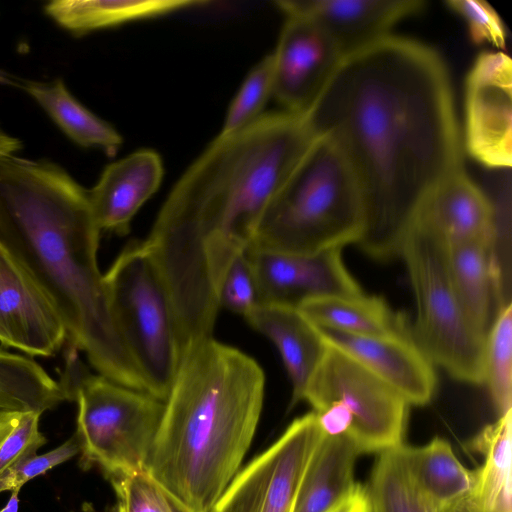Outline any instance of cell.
Instances as JSON below:
<instances>
[{
	"instance_id": "6da1fadb",
	"label": "cell",
	"mask_w": 512,
	"mask_h": 512,
	"mask_svg": "<svg viewBox=\"0 0 512 512\" xmlns=\"http://www.w3.org/2000/svg\"><path fill=\"white\" fill-rule=\"evenodd\" d=\"M348 162L369 255H398L421 202L464 167L450 75L433 48L390 35L345 55L303 115Z\"/></svg>"
},
{
	"instance_id": "7a4b0ae2",
	"label": "cell",
	"mask_w": 512,
	"mask_h": 512,
	"mask_svg": "<svg viewBox=\"0 0 512 512\" xmlns=\"http://www.w3.org/2000/svg\"><path fill=\"white\" fill-rule=\"evenodd\" d=\"M315 137L303 115L264 114L219 134L167 196L144 243L165 283L181 353L213 337L229 266Z\"/></svg>"
},
{
	"instance_id": "3957f363",
	"label": "cell",
	"mask_w": 512,
	"mask_h": 512,
	"mask_svg": "<svg viewBox=\"0 0 512 512\" xmlns=\"http://www.w3.org/2000/svg\"><path fill=\"white\" fill-rule=\"evenodd\" d=\"M100 232L88 190L48 161L0 158V243L57 306L72 349L102 376L146 391L98 266Z\"/></svg>"
},
{
	"instance_id": "277c9868",
	"label": "cell",
	"mask_w": 512,
	"mask_h": 512,
	"mask_svg": "<svg viewBox=\"0 0 512 512\" xmlns=\"http://www.w3.org/2000/svg\"><path fill=\"white\" fill-rule=\"evenodd\" d=\"M264 391L261 366L237 348L210 337L183 352L147 470L178 510H212L249 449Z\"/></svg>"
},
{
	"instance_id": "5b68a950",
	"label": "cell",
	"mask_w": 512,
	"mask_h": 512,
	"mask_svg": "<svg viewBox=\"0 0 512 512\" xmlns=\"http://www.w3.org/2000/svg\"><path fill=\"white\" fill-rule=\"evenodd\" d=\"M365 226L354 173L333 141L316 135L268 204L248 248L314 255L358 244Z\"/></svg>"
},
{
	"instance_id": "8992f818",
	"label": "cell",
	"mask_w": 512,
	"mask_h": 512,
	"mask_svg": "<svg viewBox=\"0 0 512 512\" xmlns=\"http://www.w3.org/2000/svg\"><path fill=\"white\" fill-rule=\"evenodd\" d=\"M70 355L61 384L78 405L76 436L87 463L109 478L145 473L165 401L100 374L83 373Z\"/></svg>"
},
{
	"instance_id": "52a82bcc",
	"label": "cell",
	"mask_w": 512,
	"mask_h": 512,
	"mask_svg": "<svg viewBox=\"0 0 512 512\" xmlns=\"http://www.w3.org/2000/svg\"><path fill=\"white\" fill-rule=\"evenodd\" d=\"M104 283L146 391L165 401L180 365L181 350L165 283L144 240L125 246L104 274Z\"/></svg>"
},
{
	"instance_id": "ba28073f",
	"label": "cell",
	"mask_w": 512,
	"mask_h": 512,
	"mask_svg": "<svg viewBox=\"0 0 512 512\" xmlns=\"http://www.w3.org/2000/svg\"><path fill=\"white\" fill-rule=\"evenodd\" d=\"M398 255L404 259L416 300L414 341L433 364L453 378L483 383L487 333L470 321L459 301L448 270L445 244L410 225Z\"/></svg>"
},
{
	"instance_id": "9c48e42d",
	"label": "cell",
	"mask_w": 512,
	"mask_h": 512,
	"mask_svg": "<svg viewBox=\"0 0 512 512\" xmlns=\"http://www.w3.org/2000/svg\"><path fill=\"white\" fill-rule=\"evenodd\" d=\"M303 400L318 412L336 405L351 420L348 436L360 454L381 453L403 444L408 402L347 354L328 345Z\"/></svg>"
},
{
	"instance_id": "30bf717a",
	"label": "cell",
	"mask_w": 512,
	"mask_h": 512,
	"mask_svg": "<svg viewBox=\"0 0 512 512\" xmlns=\"http://www.w3.org/2000/svg\"><path fill=\"white\" fill-rule=\"evenodd\" d=\"M323 434L314 411L295 419L236 473L210 512H291L306 464Z\"/></svg>"
},
{
	"instance_id": "8fae6325",
	"label": "cell",
	"mask_w": 512,
	"mask_h": 512,
	"mask_svg": "<svg viewBox=\"0 0 512 512\" xmlns=\"http://www.w3.org/2000/svg\"><path fill=\"white\" fill-rule=\"evenodd\" d=\"M465 149L480 164H512V61L502 51L475 59L465 82Z\"/></svg>"
},
{
	"instance_id": "7c38bea8",
	"label": "cell",
	"mask_w": 512,
	"mask_h": 512,
	"mask_svg": "<svg viewBox=\"0 0 512 512\" xmlns=\"http://www.w3.org/2000/svg\"><path fill=\"white\" fill-rule=\"evenodd\" d=\"M67 340L57 306L26 267L0 243V342L48 357Z\"/></svg>"
},
{
	"instance_id": "4fadbf2b",
	"label": "cell",
	"mask_w": 512,
	"mask_h": 512,
	"mask_svg": "<svg viewBox=\"0 0 512 512\" xmlns=\"http://www.w3.org/2000/svg\"><path fill=\"white\" fill-rule=\"evenodd\" d=\"M273 62V97L286 112L304 115L344 57L314 22L286 15Z\"/></svg>"
},
{
	"instance_id": "5bb4252c",
	"label": "cell",
	"mask_w": 512,
	"mask_h": 512,
	"mask_svg": "<svg viewBox=\"0 0 512 512\" xmlns=\"http://www.w3.org/2000/svg\"><path fill=\"white\" fill-rule=\"evenodd\" d=\"M260 303L298 307L321 296H358L360 286L346 269L341 249L297 255L247 248Z\"/></svg>"
},
{
	"instance_id": "9a60e30c",
	"label": "cell",
	"mask_w": 512,
	"mask_h": 512,
	"mask_svg": "<svg viewBox=\"0 0 512 512\" xmlns=\"http://www.w3.org/2000/svg\"><path fill=\"white\" fill-rule=\"evenodd\" d=\"M316 326V325H315ZM324 341L360 363L399 393L409 405H426L435 395L434 364L412 332L364 336L316 326Z\"/></svg>"
},
{
	"instance_id": "2e32d148",
	"label": "cell",
	"mask_w": 512,
	"mask_h": 512,
	"mask_svg": "<svg viewBox=\"0 0 512 512\" xmlns=\"http://www.w3.org/2000/svg\"><path fill=\"white\" fill-rule=\"evenodd\" d=\"M285 15H299L318 25L343 56L378 42L392 28L425 7L421 0H281Z\"/></svg>"
},
{
	"instance_id": "e0dca14e",
	"label": "cell",
	"mask_w": 512,
	"mask_h": 512,
	"mask_svg": "<svg viewBox=\"0 0 512 512\" xmlns=\"http://www.w3.org/2000/svg\"><path fill=\"white\" fill-rule=\"evenodd\" d=\"M410 225L444 244L499 238L496 208L465 167L446 178L421 202Z\"/></svg>"
},
{
	"instance_id": "ac0fdd59",
	"label": "cell",
	"mask_w": 512,
	"mask_h": 512,
	"mask_svg": "<svg viewBox=\"0 0 512 512\" xmlns=\"http://www.w3.org/2000/svg\"><path fill=\"white\" fill-rule=\"evenodd\" d=\"M162 176L161 158L150 149L109 164L88 191L99 229L126 235L133 217L158 189Z\"/></svg>"
},
{
	"instance_id": "d6986e66",
	"label": "cell",
	"mask_w": 512,
	"mask_h": 512,
	"mask_svg": "<svg viewBox=\"0 0 512 512\" xmlns=\"http://www.w3.org/2000/svg\"><path fill=\"white\" fill-rule=\"evenodd\" d=\"M245 320L277 347L292 384V408L303 401L306 386L328 344L297 307L260 303Z\"/></svg>"
},
{
	"instance_id": "ffe728a7",
	"label": "cell",
	"mask_w": 512,
	"mask_h": 512,
	"mask_svg": "<svg viewBox=\"0 0 512 512\" xmlns=\"http://www.w3.org/2000/svg\"><path fill=\"white\" fill-rule=\"evenodd\" d=\"M0 84L22 90L34 99L73 142L113 155L122 137L109 123L83 106L61 79L42 82L0 71Z\"/></svg>"
},
{
	"instance_id": "44dd1931",
	"label": "cell",
	"mask_w": 512,
	"mask_h": 512,
	"mask_svg": "<svg viewBox=\"0 0 512 512\" xmlns=\"http://www.w3.org/2000/svg\"><path fill=\"white\" fill-rule=\"evenodd\" d=\"M359 451L348 435L323 434L302 474L291 512H327L355 487Z\"/></svg>"
},
{
	"instance_id": "7402d4cb",
	"label": "cell",
	"mask_w": 512,
	"mask_h": 512,
	"mask_svg": "<svg viewBox=\"0 0 512 512\" xmlns=\"http://www.w3.org/2000/svg\"><path fill=\"white\" fill-rule=\"evenodd\" d=\"M498 239H472L445 244L450 278L470 321L487 333L492 295L502 297L501 271L496 258Z\"/></svg>"
},
{
	"instance_id": "603a6c76",
	"label": "cell",
	"mask_w": 512,
	"mask_h": 512,
	"mask_svg": "<svg viewBox=\"0 0 512 512\" xmlns=\"http://www.w3.org/2000/svg\"><path fill=\"white\" fill-rule=\"evenodd\" d=\"M512 409L484 427L470 442L483 464L474 470L462 512H512Z\"/></svg>"
},
{
	"instance_id": "cb8c5ba5",
	"label": "cell",
	"mask_w": 512,
	"mask_h": 512,
	"mask_svg": "<svg viewBox=\"0 0 512 512\" xmlns=\"http://www.w3.org/2000/svg\"><path fill=\"white\" fill-rule=\"evenodd\" d=\"M410 474L434 512H462L474 480L448 441L435 437L412 447L402 444Z\"/></svg>"
},
{
	"instance_id": "d4e9b609",
	"label": "cell",
	"mask_w": 512,
	"mask_h": 512,
	"mask_svg": "<svg viewBox=\"0 0 512 512\" xmlns=\"http://www.w3.org/2000/svg\"><path fill=\"white\" fill-rule=\"evenodd\" d=\"M298 310L314 325L350 334L386 336L409 332L404 316L376 296H321L302 302Z\"/></svg>"
},
{
	"instance_id": "484cf974",
	"label": "cell",
	"mask_w": 512,
	"mask_h": 512,
	"mask_svg": "<svg viewBox=\"0 0 512 512\" xmlns=\"http://www.w3.org/2000/svg\"><path fill=\"white\" fill-rule=\"evenodd\" d=\"M206 3L208 2L192 0H54L47 3L44 10L65 30L75 35H83L94 30L158 17Z\"/></svg>"
},
{
	"instance_id": "4316f807",
	"label": "cell",
	"mask_w": 512,
	"mask_h": 512,
	"mask_svg": "<svg viewBox=\"0 0 512 512\" xmlns=\"http://www.w3.org/2000/svg\"><path fill=\"white\" fill-rule=\"evenodd\" d=\"M68 400L56 382L36 361L0 349V413H38Z\"/></svg>"
},
{
	"instance_id": "83f0119b",
	"label": "cell",
	"mask_w": 512,
	"mask_h": 512,
	"mask_svg": "<svg viewBox=\"0 0 512 512\" xmlns=\"http://www.w3.org/2000/svg\"><path fill=\"white\" fill-rule=\"evenodd\" d=\"M379 454L365 487L370 512H434L410 474L402 444Z\"/></svg>"
},
{
	"instance_id": "f1b7e54d",
	"label": "cell",
	"mask_w": 512,
	"mask_h": 512,
	"mask_svg": "<svg viewBox=\"0 0 512 512\" xmlns=\"http://www.w3.org/2000/svg\"><path fill=\"white\" fill-rule=\"evenodd\" d=\"M483 383L500 415L512 409V304L500 306L486 334Z\"/></svg>"
},
{
	"instance_id": "f546056e",
	"label": "cell",
	"mask_w": 512,
	"mask_h": 512,
	"mask_svg": "<svg viewBox=\"0 0 512 512\" xmlns=\"http://www.w3.org/2000/svg\"><path fill=\"white\" fill-rule=\"evenodd\" d=\"M273 96L272 55L265 56L248 73L227 110L220 134L240 131L258 121Z\"/></svg>"
},
{
	"instance_id": "4dcf8cb0",
	"label": "cell",
	"mask_w": 512,
	"mask_h": 512,
	"mask_svg": "<svg viewBox=\"0 0 512 512\" xmlns=\"http://www.w3.org/2000/svg\"><path fill=\"white\" fill-rule=\"evenodd\" d=\"M110 480L117 499L115 512H177L172 501L147 472Z\"/></svg>"
},
{
	"instance_id": "1f68e13d",
	"label": "cell",
	"mask_w": 512,
	"mask_h": 512,
	"mask_svg": "<svg viewBox=\"0 0 512 512\" xmlns=\"http://www.w3.org/2000/svg\"><path fill=\"white\" fill-rule=\"evenodd\" d=\"M259 304L254 271L245 250L233 260L223 278L219 305L245 319Z\"/></svg>"
},
{
	"instance_id": "d6a6232c",
	"label": "cell",
	"mask_w": 512,
	"mask_h": 512,
	"mask_svg": "<svg viewBox=\"0 0 512 512\" xmlns=\"http://www.w3.org/2000/svg\"><path fill=\"white\" fill-rule=\"evenodd\" d=\"M447 7L459 15L467 25L469 36L475 44L488 43L503 49L507 30L496 10L483 0H449Z\"/></svg>"
},
{
	"instance_id": "836d02e7",
	"label": "cell",
	"mask_w": 512,
	"mask_h": 512,
	"mask_svg": "<svg viewBox=\"0 0 512 512\" xmlns=\"http://www.w3.org/2000/svg\"><path fill=\"white\" fill-rule=\"evenodd\" d=\"M80 451L79 440L74 434L70 439L55 449L24 458L0 474V493L15 491L38 475L69 460Z\"/></svg>"
},
{
	"instance_id": "e575fe53",
	"label": "cell",
	"mask_w": 512,
	"mask_h": 512,
	"mask_svg": "<svg viewBox=\"0 0 512 512\" xmlns=\"http://www.w3.org/2000/svg\"><path fill=\"white\" fill-rule=\"evenodd\" d=\"M41 414L25 413L18 425L0 446V474L18 461L36 455L46 443L39 430Z\"/></svg>"
},
{
	"instance_id": "d590c367",
	"label": "cell",
	"mask_w": 512,
	"mask_h": 512,
	"mask_svg": "<svg viewBox=\"0 0 512 512\" xmlns=\"http://www.w3.org/2000/svg\"><path fill=\"white\" fill-rule=\"evenodd\" d=\"M327 512H370L366 488L357 483L343 500Z\"/></svg>"
},
{
	"instance_id": "8d00e7d4",
	"label": "cell",
	"mask_w": 512,
	"mask_h": 512,
	"mask_svg": "<svg viewBox=\"0 0 512 512\" xmlns=\"http://www.w3.org/2000/svg\"><path fill=\"white\" fill-rule=\"evenodd\" d=\"M22 147L20 139L8 134L0 126V158L14 156Z\"/></svg>"
},
{
	"instance_id": "74e56055",
	"label": "cell",
	"mask_w": 512,
	"mask_h": 512,
	"mask_svg": "<svg viewBox=\"0 0 512 512\" xmlns=\"http://www.w3.org/2000/svg\"><path fill=\"white\" fill-rule=\"evenodd\" d=\"M22 416L23 413H0V446L18 425Z\"/></svg>"
},
{
	"instance_id": "f35d334b",
	"label": "cell",
	"mask_w": 512,
	"mask_h": 512,
	"mask_svg": "<svg viewBox=\"0 0 512 512\" xmlns=\"http://www.w3.org/2000/svg\"><path fill=\"white\" fill-rule=\"evenodd\" d=\"M19 491L15 490L11 492V496L6 505L0 510V512H18L19 509Z\"/></svg>"
},
{
	"instance_id": "ab89813d",
	"label": "cell",
	"mask_w": 512,
	"mask_h": 512,
	"mask_svg": "<svg viewBox=\"0 0 512 512\" xmlns=\"http://www.w3.org/2000/svg\"><path fill=\"white\" fill-rule=\"evenodd\" d=\"M176 509H177V508H176ZM177 512H185V511H181V510H178V509H177Z\"/></svg>"
}]
</instances>
